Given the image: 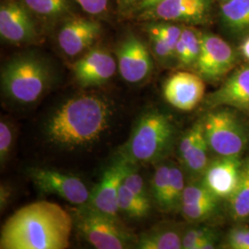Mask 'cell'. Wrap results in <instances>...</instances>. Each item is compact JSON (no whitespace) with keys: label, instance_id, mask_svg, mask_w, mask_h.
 <instances>
[{"label":"cell","instance_id":"7402d4cb","mask_svg":"<svg viewBox=\"0 0 249 249\" xmlns=\"http://www.w3.org/2000/svg\"><path fill=\"white\" fill-rule=\"evenodd\" d=\"M117 204L119 211L135 219L146 217L151 209L150 200H145L135 195L123 183L118 190Z\"/></svg>","mask_w":249,"mask_h":249},{"label":"cell","instance_id":"9a60e30c","mask_svg":"<svg viewBox=\"0 0 249 249\" xmlns=\"http://www.w3.org/2000/svg\"><path fill=\"white\" fill-rule=\"evenodd\" d=\"M102 31L96 20L87 18H69L57 35L58 45L69 56H76L92 45Z\"/></svg>","mask_w":249,"mask_h":249},{"label":"cell","instance_id":"603a6c76","mask_svg":"<svg viewBox=\"0 0 249 249\" xmlns=\"http://www.w3.org/2000/svg\"><path fill=\"white\" fill-rule=\"evenodd\" d=\"M210 150L209 144L205 137L204 129L198 136L194 146L188 151L182 162L186 166L187 171L194 176L203 175L206 168L209 165L208 151Z\"/></svg>","mask_w":249,"mask_h":249},{"label":"cell","instance_id":"44dd1931","mask_svg":"<svg viewBox=\"0 0 249 249\" xmlns=\"http://www.w3.org/2000/svg\"><path fill=\"white\" fill-rule=\"evenodd\" d=\"M181 235L175 229H157L144 233L138 241L141 249H183Z\"/></svg>","mask_w":249,"mask_h":249},{"label":"cell","instance_id":"f546056e","mask_svg":"<svg viewBox=\"0 0 249 249\" xmlns=\"http://www.w3.org/2000/svg\"><path fill=\"white\" fill-rule=\"evenodd\" d=\"M227 248L231 249H249V227L236 226L229 231Z\"/></svg>","mask_w":249,"mask_h":249},{"label":"cell","instance_id":"ba28073f","mask_svg":"<svg viewBox=\"0 0 249 249\" xmlns=\"http://www.w3.org/2000/svg\"><path fill=\"white\" fill-rule=\"evenodd\" d=\"M0 36L10 44H32L39 39L34 19L21 1L5 0L0 6Z\"/></svg>","mask_w":249,"mask_h":249},{"label":"cell","instance_id":"74e56055","mask_svg":"<svg viewBox=\"0 0 249 249\" xmlns=\"http://www.w3.org/2000/svg\"><path fill=\"white\" fill-rule=\"evenodd\" d=\"M0 205H1V210L5 209L6 206L9 202V198L11 196V189L7 186H1L0 188Z\"/></svg>","mask_w":249,"mask_h":249},{"label":"cell","instance_id":"6da1fadb","mask_svg":"<svg viewBox=\"0 0 249 249\" xmlns=\"http://www.w3.org/2000/svg\"><path fill=\"white\" fill-rule=\"evenodd\" d=\"M73 223L60 205L45 200L26 205L4 223L0 249H68Z\"/></svg>","mask_w":249,"mask_h":249},{"label":"cell","instance_id":"8992f818","mask_svg":"<svg viewBox=\"0 0 249 249\" xmlns=\"http://www.w3.org/2000/svg\"><path fill=\"white\" fill-rule=\"evenodd\" d=\"M204 134L210 150L219 156H240L247 134L237 118L228 110H218L205 117Z\"/></svg>","mask_w":249,"mask_h":249},{"label":"cell","instance_id":"e0dca14e","mask_svg":"<svg viewBox=\"0 0 249 249\" xmlns=\"http://www.w3.org/2000/svg\"><path fill=\"white\" fill-rule=\"evenodd\" d=\"M207 105L210 107L227 106L249 112V66L236 71L219 89L210 94Z\"/></svg>","mask_w":249,"mask_h":249},{"label":"cell","instance_id":"f35d334b","mask_svg":"<svg viewBox=\"0 0 249 249\" xmlns=\"http://www.w3.org/2000/svg\"><path fill=\"white\" fill-rule=\"evenodd\" d=\"M164 0H140V3L138 5L137 9L139 10H148V9L154 8L156 5L160 4V2H162Z\"/></svg>","mask_w":249,"mask_h":249},{"label":"cell","instance_id":"7a4b0ae2","mask_svg":"<svg viewBox=\"0 0 249 249\" xmlns=\"http://www.w3.org/2000/svg\"><path fill=\"white\" fill-rule=\"evenodd\" d=\"M113 105L97 94L69 99L53 112L45 124L50 142L63 149H77L98 141L109 127Z\"/></svg>","mask_w":249,"mask_h":249},{"label":"cell","instance_id":"5b68a950","mask_svg":"<svg viewBox=\"0 0 249 249\" xmlns=\"http://www.w3.org/2000/svg\"><path fill=\"white\" fill-rule=\"evenodd\" d=\"M74 222L84 239L95 249H127L133 241L132 234L117 222L116 217L103 213L89 205L76 212Z\"/></svg>","mask_w":249,"mask_h":249},{"label":"cell","instance_id":"4316f807","mask_svg":"<svg viewBox=\"0 0 249 249\" xmlns=\"http://www.w3.org/2000/svg\"><path fill=\"white\" fill-rule=\"evenodd\" d=\"M181 39L187 50V66H194L200 53L201 35H198L192 28L184 27L182 29Z\"/></svg>","mask_w":249,"mask_h":249},{"label":"cell","instance_id":"8fae6325","mask_svg":"<svg viewBox=\"0 0 249 249\" xmlns=\"http://www.w3.org/2000/svg\"><path fill=\"white\" fill-rule=\"evenodd\" d=\"M120 75L129 83L146 80L152 71V59L148 47L132 34H128L116 49Z\"/></svg>","mask_w":249,"mask_h":249},{"label":"cell","instance_id":"ab89813d","mask_svg":"<svg viewBox=\"0 0 249 249\" xmlns=\"http://www.w3.org/2000/svg\"><path fill=\"white\" fill-rule=\"evenodd\" d=\"M241 52L243 53V55L249 60V37L243 43V45L241 46Z\"/></svg>","mask_w":249,"mask_h":249},{"label":"cell","instance_id":"1f68e13d","mask_svg":"<svg viewBox=\"0 0 249 249\" xmlns=\"http://www.w3.org/2000/svg\"><path fill=\"white\" fill-rule=\"evenodd\" d=\"M123 184L129 190H131L135 195L145 200H150L143 178L139 175V173H137L135 166L127 173L123 181Z\"/></svg>","mask_w":249,"mask_h":249},{"label":"cell","instance_id":"f1b7e54d","mask_svg":"<svg viewBox=\"0 0 249 249\" xmlns=\"http://www.w3.org/2000/svg\"><path fill=\"white\" fill-rule=\"evenodd\" d=\"M148 29L158 34L166 42V44L169 45L170 48L174 51V53L176 54V47H177L178 41L182 35L183 28L176 26L173 24L159 23V24L151 25Z\"/></svg>","mask_w":249,"mask_h":249},{"label":"cell","instance_id":"d6a6232c","mask_svg":"<svg viewBox=\"0 0 249 249\" xmlns=\"http://www.w3.org/2000/svg\"><path fill=\"white\" fill-rule=\"evenodd\" d=\"M13 143V132L10 124L5 120L0 122V161L3 165L9 157Z\"/></svg>","mask_w":249,"mask_h":249},{"label":"cell","instance_id":"836d02e7","mask_svg":"<svg viewBox=\"0 0 249 249\" xmlns=\"http://www.w3.org/2000/svg\"><path fill=\"white\" fill-rule=\"evenodd\" d=\"M203 129H204L203 123H200V122L196 123L182 138L178 147V153L181 160L186 157L188 151H190V149L194 146L198 136L203 131Z\"/></svg>","mask_w":249,"mask_h":249},{"label":"cell","instance_id":"60d3db41","mask_svg":"<svg viewBox=\"0 0 249 249\" xmlns=\"http://www.w3.org/2000/svg\"><path fill=\"white\" fill-rule=\"evenodd\" d=\"M221 2H223V3H225V2H228L229 0H220Z\"/></svg>","mask_w":249,"mask_h":249},{"label":"cell","instance_id":"cb8c5ba5","mask_svg":"<svg viewBox=\"0 0 249 249\" xmlns=\"http://www.w3.org/2000/svg\"><path fill=\"white\" fill-rule=\"evenodd\" d=\"M183 172L178 166L170 164V181L166 203L163 212H172L182 203V196L185 189Z\"/></svg>","mask_w":249,"mask_h":249},{"label":"cell","instance_id":"30bf717a","mask_svg":"<svg viewBox=\"0 0 249 249\" xmlns=\"http://www.w3.org/2000/svg\"><path fill=\"white\" fill-rule=\"evenodd\" d=\"M134 166L123 157L117 158L105 170L101 181L90 193L88 205L103 213L116 217L119 212L117 204L119 187Z\"/></svg>","mask_w":249,"mask_h":249},{"label":"cell","instance_id":"7c38bea8","mask_svg":"<svg viewBox=\"0 0 249 249\" xmlns=\"http://www.w3.org/2000/svg\"><path fill=\"white\" fill-rule=\"evenodd\" d=\"M204 93V80L191 72H177L163 85L166 102L181 111L193 110L202 101Z\"/></svg>","mask_w":249,"mask_h":249},{"label":"cell","instance_id":"5bb4252c","mask_svg":"<svg viewBox=\"0 0 249 249\" xmlns=\"http://www.w3.org/2000/svg\"><path fill=\"white\" fill-rule=\"evenodd\" d=\"M243 162L240 156H220L209 163L201 183L217 198L228 199L238 184Z\"/></svg>","mask_w":249,"mask_h":249},{"label":"cell","instance_id":"8d00e7d4","mask_svg":"<svg viewBox=\"0 0 249 249\" xmlns=\"http://www.w3.org/2000/svg\"><path fill=\"white\" fill-rule=\"evenodd\" d=\"M120 14L126 15L138 8L140 0H116Z\"/></svg>","mask_w":249,"mask_h":249},{"label":"cell","instance_id":"52a82bcc","mask_svg":"<svg viewBox=\"0 0 249 249\" xmlns=\"http://www.w3.org/2000/svg\"><path fill=\"white\" fill-rule=\"evenodd\" d=\"M28 174L40 192L56 195L78 206L89 202L90 193L78 177L49 168H32Z\"/></svg>","mask_w":249,"mask_h":249},{"label":"cell","instance_id":"9c48e42d","mask_svg":"<svg viewBox=\"0 0 249 249\" xmlns=\"http://www.w3.org/2000/svg\"><path fill=\"white\" fill-rule=\"evenodd\" d=\"M235 53L231 46L219 36L201 35V48L194 67L203 80L215 81L231 71Z\"/></svg>","mask_w":249,"mask_h":249},{"label":"cell","instance_id":"d4e9b609","mask_svg":"<svg viewBox=\"0 0 249 249\" xmlns=\"http://www.w3.org/2000/svg\"><path fill=\"white\" fill-rule=\"evenodd\" d=\"M170 181V164L163 163L160 164L154 173V176L152 178V196L160 208V210L163 211L165 203H166V197L168 193Z\"/></svg>","mask_w":249,"mask_h":249},{"label":"cell","instance_id":"d590c367","mask_svg":"<svg viewBox=\"0 0 249 249\" xmlns=\"http://www.w3.org/2000/svg\"><path fill=\"white\" fill-rule=\"evenodd\" d=\"M150 38H151L152 48L155 54L160 59H167L172 56H176L174 51L166 44V42L155 32L148 29Z\"/></svg>","mask_w":249,"mask_h":249},{"label":"cell","instance_id":"2e32d148","mask_svg":"<svg viewBox=\"0 0 249 249\" xmlns=\"http://www.w3.org/2000/svg\"><path fill=\"white\" fill-rule=\"evenodd\" d=\"M211 0H164L143 12V17L165 21L199 22L210 9Z\"/></svg>","mask_w":249,"mask_h":249},{"label":"cell","instance_id":"ffe728a7","mask_svg":"<svg viewBox=\"0 0 249 249\" xmlns=\"http://www.w3.org/2000/svg\"><path fill=\"white\" fill-rule=\"evenodd\" d=\"M228 201L233 220L242 221L249 217V159L243 162L238 184Z\"/></svg>","mask_w":249,"mask_h":249},{"label":"cell","instance_id":"3957f363","mask_svg":"<svg viewBox=\"0 0 249 249\" xmlns=\"http://www.w3.org/2000/svg\"><path fill=\"white\" fill-rule=\"evenodd\" d=\"M175 133L169 116L158 111L147 112L139 119L120 156L133 165L158 161L171 150Z\"/></svg>","mask_w":249,"mask_h":249},{"label":"cell","instance_id":"484cf974","mask_svg":"<svg viewBox=\"0 0 249 249\" xmlns=\"http://www.w3.org/2000/svg\"><path fill=\"white\" fill-rule=\"evenodd\" d=\"M219 198L200 183H193L187 185L184 189L181 204H205L218 203Z\"/></svg>","mask_w":249,"mask_h":249},{"label":"cell","instance_id":"4dcf8cb0","mask_svg":"<svg viewBox=\"0 0 249 249\" xmlns=\"http://www.w3.org/2000/svg\"><path fill=\"white\" fill-rule=\"evenodd\" d=\"M215 231L209 227H196L189 229L188 231L183 235L182 245L183 249H196V246L201 240H203L206 237L214 234Z\"/></svg>","mask_w":249,"mask_h":249},{"label":"cell","instance_id":"ac0fdd59","mask_svg":"<svg viewBox=\"0 0 249 249\" xmlns=\"http://www.w3.org/2000/svg\"><path fill=\"white\" fill-rule=\"evenodd\" d=\"M29 11L41 20L50 23L69 16L73 10L72 0H20Z\"/></svg>","mask_w":249,"mask_h":249},{"label":"cell","instance_id":"277c9868","mask_svg":"<svg viewBox=\"0 0 249 249\" xmlns=\"http://www.w3.org/2000/svg\"><path fill=\"white\" fill-rule=\"evenodd\" d=\"M51 81L50 68L34 54L12 58L1 71V86L5 95L21 105L36 103L47 90Z\"/></svg>","mask_w":249,"mask_h":249},{"label":"cell","instance_id":"e575fe53","mask_svg":"<svg viewBox=\"0 0 249 249\" xmlns=\"http://www.w3.org/2000/svg\"><path fill=\"white\" fill-rule=\"evenodd\" d=\"M89 15L102 17L109 9L110 0H75Z\"/></svg>","mask_w":249,"mask_h":249},{"label":"cell","instance_id":"4fadbf2b","mask_svg":"<svg viewBox=\"0 0 249 249\" xmlns=\"http://www.w3.org/2000/svg\"><path fill=\"white\" fill-rule=\"evenodd\" d=\"M115 58L103 48H94L73 65V73L82 87L100 86L115 75L117 69Z\"/></svg>","mask_w":249,"mask_h":249},{"label":"cell","instance_id":"d6986e66","mask_svg":"<svg viewBox=\"0 0 249 249\" xmlns=\"http://www.w3.org/2000/svg\"><path fill=\"white\" fill-rule=\"evenodd\" d=\"M222 23L232 35L249 31V0H229L221 9Z\"/></svg>","mask_w":249,"mask_h":249},{"label":"cell","instance_id":"83f0119b","mask_svg":"<svg viewBox=\"0 0 249 249\" xmlns=\"http://www.w3.org/2000/svg\"><path fill=\"white\" fill-rule=\"evenodd\" d=\"M218 203L182 204V213L189 222H202L209 219L217 209Z\"/></svg>","mask_w":249,"mask_h":249}]
</instances>
